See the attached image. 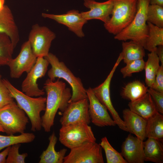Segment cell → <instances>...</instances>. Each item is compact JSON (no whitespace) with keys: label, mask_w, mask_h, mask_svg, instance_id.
I'll use <instances>...</instances> for the list:
<instances>
[{"label":"cell","mask_w":163,"mask_h":163,"mask_svg":"<svg viewBox=\"0 0 163 163\" xmlns=\"http://www.w3.org/2000/svg\"><path fill=\"white\" fill-rule=\"evenodd\" d=\"M43 88L47 94L46 109L42 117V126L44 131L49 132L54 125L58 110L63 112L69 104L71 96V89L59 78L53 81L49 78L46 81Z\"/></svg>","instance_id":"1"},{"label":"cell","mask_w":163,"mask_h":163,"mask_svg":"<svg viewBox=\"0 0 163 163\" xmlns=\"http://www.w3.org/2000/svg\"><path fill=\"white\" fill-rule=\"evenodd\" d=\"M2 80L18 106L27 115L31 123V131H40L42 128L40 114L45 110L46 98L41 96L37 98L28 96L17 89L7 79H3Z\"/></svg>","instance_id":"2"},{"label":"cell","mask_w":163,"mask_h":163,"mask_svg":"<svg viewBox=\"0 0 163 163\" xmlns=\"http://www.w3.org/2000/svg\"><path fill=\"white\" fill-rule=\"evenodd\" d=\"M44 57L51 66L47 72L49 78L54 81L56 78H62L71 87L72 93L69 103L88 98L86 89L84 87L81 79L75 76L63 62L60 61L56 55L51 53H49Z\"/></svg>","instance_id":"3"},{"label":"cell","mask_w":163,"mask_h":163,"mask_svg":"<svg viewBox=\"0 0 163 163\" xmlns=\"http://www.w3.org/2000/svg\"><path fill=\"white\" fill-rule=\"evenodd\" d=\"M149 4V0H138L137 11L133 21L128 26L115 35L114 39L123 41L134 40L141 43L144 48L148 35L147 13Z\"/></svg>","instance_id":"4"},{"label":"cell","mask_w":163,"mask_h":163,"mask_svg":"<svg viewBox=\"0 0 163 163\" xmlns=\"http://www.w3.org/2000/svg\"><path fill=\"white\" fill-rule=\"evenodd\" d=\"M138 0H112L113 7L109 21L104 24L108 32L116 35L128 26L137 11Z\"/></svg>","instance_id":"5"},{"label":"cell","mask_w":163,"mask_h":163,"mask_svg":"<svg viewBox=\"0 0 163 163\" xmlns=\"http://www.w3.org/2000/svg\"><path fill=\"white\" fill-rule=\"evenodd\" d=\"M59 139L62 144L70 149L86 142H95L96 140L91 127L84 122L62 126Z\"/></svg>","instance_id":"6"},{"label":"cell","mask_w":163,"mask_h":163,"mask_svg":"<svg viewBox=\"0 0 163 163\" xmlns=\"http://www.w3.org/2000/svg\"><path fill=\"white\" fill-rule=\"evenodd\" d=\"M28 123V117L14 101L0 109V123L8 135L24 133Z\"/></svg>","instance_id":"7"},{"label":"cell","mask_w":163,"mask_h":163,"mask_svg":"<svg viewBox=\"0 0 163 163\" xmlns=\"http://www.w3.org/2000/svg\"><path fill=\"white\" fill-rule=\"evenodd\" d=\"M63 163H104L102 148L96 142H88L71 149Z\"/></svg>","instance_id":"8"},{"label":"cell","mask_w":163,"mask_h":163,"mask_svg":"<svg viewBox=\"0 0 163 163\" xmlns=\"http://www.w3.org/2000/svg\"><path fill=\"white\" fill-rule=\"evenodd\" d=\"M122 60L120 53L112 69L104 82L92 89L96 97L110 112L116 125L121 129L127 132L124 121L120 117L112 104L110 97L111 81L116 68Z\"/></svg>","instance_id":"9"},{"label":"cell","mask_w":163,"mask_h":163,"mask_svg":"<svg viewBox=\"0 0 163 163\" xmlns=\"http://www.w3.org/2000/svg\"><path fill=\"white\" fill-rule=\"evenodd\" d=\"M55 37V34L49 28L36 24L32 26L28 40L36 56L44 57L49 53L51 43Z\"/></svg>","instance_id":"10"},{"label":"cell","mask_w":163,"mask_h":163,"mask_svg":"<svg viewBox=\"0 0 163 163\" xmlns=\"http://www.w3.org/2000/svg\"><path fill=\"white\" fill-rule=\"evenodd\" d=\"M49 64L48 61L44 57H37L35 63L27 73L22 83L21 89L23 93L31 97H39L44 94V90L39 88L37 82L38 79L45 75Z\"/></svg>","instance_id":"11"},{"label":"cell","mask_w":163,"mask_h":163,"mask_svg":"<svg viewBox=\"0 0 163 163\" xmlns=\"http://www.w3.org/2000/svg\"><path fill=\"white\" fill-rule=\"evenodd\" d=\"M37 58L29 41L25 42L22 45L18 56L11 59L7 65L10 68L11 77L17 78L24 72L28 73L35 63Z\"/></svg>","instance_id":"12"},{"label":"cell","mask_w":163,"mask_h":163,"mask_svg":"<svg viewBox=\"0 0 163 163\" xmlns=\"http://www.w3.org/2000/svg\"><path fill=\"white\" fill-rule=\"evenodd\" d=\"M88 98L69 102L62 112L59 122L62 126L84 122L89 124L91 120Z\"/></svg>","instance_id":"13"},{"label":"cell","mask_w":163,"mask_h":163,"mask_svg":"<svg viewBox=\"0 0 163 163\" xmlns=\"http://www.w3.org/2000/svg\"><path fill=\"white\" fill-rule=\"evenodd\" d=\"M86 92L91 122L100 127L115 126L116 122L110 117L106 107L95 96L92 88L89 87L87 89Z\"/></svg>","instance_id":"14"},{"label":"cell","mask_w":163,"mask_h":163,"mask_svg":"<svg viewBox=\"0 0 163 163\" xmlns=\"http://www.w3.org/2000/svg\"><path fill=\"white\" fill-rule=\"evenodd\" d=\"M42 16L44 18L53 20L59 23L64 25L69 30L74 32L79 37H82L84 36L82 27L87 23V21L78 10H71L66 14H62L42 13Z\"/></svg>","instance_id":"15"},{"label":"cell","mask_w":163,"mask_h":163,"mask_svg":"<svg viewBox=\"0 0 163 163\" xmlns=\"http://www.w3.org/2000/svg\"><path fill=\"white\" fill-rule=\"evenodd\" d=\"M121 154L127 163H143V142L129 134L123 142Z\"/></svg>","instance_id":"16"},{"label":"cell","mask_w":163,"mask_h":163,"mask_svg":"<svg viewBox=\"0 0 163 163\" xmlns=\"http://www.w3.org/2000/svg\"><path fill=\"white\" fill-rule=\"evenodd\" d=\"M84 4L90 9L88 11L81 12L83 17L87 21L97 19L105 24L109 20L113 7L112 0L101 2H97L94 0H84Z\"/></svg>","instance_id":"17"},{"label":"cell","mask_w":163,"mask_h":163,"mask_svg":"<svg viewBox=\"0 0 163 163\" xmlns=\"http://www.w3.org/2000/svg\"><path fill=\"white\" fill-rule=\"evenodd\" d=\"M0 33L8 35L16 47L19 40V30L12 11L6 5L0 11Z\"/></svg>","instance_id":"18"},{"label":"cell","mask_w":163,"mask_h":163,"mask_svg":"<svg viewBox=\"0 0 163 163\" xmlns=\"http://www.w3.org/2000/svg\"><path fill=\"white\" fill-rule=\"evenodd\" d=\"M123 117L127 132L143 141L146 138L147 120L127 108L123 110Z\"/></svg>","instance_id":"19"},{"label":"cell","mask_w":163,"mask_h":163,"mask_svg":"<svg viewBox=\"0 0 163 163\" xmlns=\"http://www.w3.org/2000/svg\"><path fill=\"white\" fill-rule=\"evenodd\" d=\"M128 105L131 110L146 120L158 112L152 97L148 92L141 98L129 102Z\"/></svg>","instance_id":"20"},{"label":"cell","mask_w":163,"mask_h":163,"mask_svg":"<svg viewBox=\"0 0 163 163\" xmlns=\"http://www.w3.org/2000/svg\"><path fill=\"white\" fill-rule=\"evenodd\" d=\"M48 147L40 156L39 163H63L67 150L62 149L57 152L55 149L57 141L55 133L53 132L49 138Z\"/></svg>","instance_id":"21"},{"label":"cell","mask_w":163,"mask_h":163,"mask_svg":"<svg viewBox=\"0 0 163 163\" xmlns=\"http://www.w3.org/2000/svg\"><path fill=\"white\" fill-rule=\"evenodd\" d=\"M163 141L148 138L143 142L144 160L156 163L163 162Z\"/></svg>","instance_id":"22"},{"label":"cell","mask_w":163,"mask_h":163,"mask_svg":"<svg viewBox=\"0 0 163 163\" xmlns=\"http://www.w3.org/2000/svg\"><path fill=\"white\" fill-rule=\"evenodd\" d=\"M121 53L124 62L126 64L137 59H143L145 55V48L140 43L133 40L123 41Z\"/></svg>","instance_id":"23"},{"label":"cell","mask_w":163,"mask_h":163,"mask_svg":"<svg viewBox=\"0 0 163 163\" xmlns=\"http://www.w3.org/2000/svg\"><path fill=\"white\" fill-rule=\"evenodd\" d=\"M148 87L136 80L127 84L122 89L120 95L122 98L133 101L143 97L147 92Z\"/></svg>","instance_id":"24"},{"label":"cell","mask_w":163,"mask_h":163,"mask_svg":"<svg viewBox=\"0 0 163 163\" xmlns=\"http://www.w3.org/2000/svg\"><path fill=\"white\" fill-rule=\"evenodd\" d=\"M146 138L163 140V116L158 112L147 120Z\"/></svg>","instance_id":"25"},{"label":"cell","mask_w":163,"mask_h":163,"mask_svg":"<svg viewBox=\"0 0 163 163\" xmlns=\"http://www.w3.org/2000/svg\"><path fill=\"white\" fill-rule=\"evenodd\" d=\"M148 27V36L144 48L150 52L155 51L157 47L163 45V28L158 27L147 22Z\"/></svg>","instance_id":"26"},{"label":"cell","mask_w":163,"mask_h":163,"mask_svg":"<svg viewBox=\"0 0 163 163\" xmlns=\"http://www.w3.org/2000/svg\"><path fill=\"white\" fill-rule=\"evenodd\" d=\"M150 52L148 54V59L145 62L144 69L145 71V83L149 88L152 86L160 66V61L155 51Z\"/></svg>","instance_id":"27"},{"label":"cell","mask_w":163,"mask_h":163,"mask_svg":"<svg viewBox=\"0 0 163 163\" xmlns=\"http://www.w3.org/2000/svg\"><path fill=\"white\" fill-rule=\"evenodd\" d=\"M35 138V135L30 133L24 132L18 136L0 135V151L14 144L31 142Z\"/></svg>","instance_id":"28"},{"label":"cell","mask_w":163,"mask_h":163,"mask_svg":"<svg viewBox=\"0 0 163 163\" xmlns=\"http://www.w3.org/2000/svg\"><path fill=\"white\" fill-rule=\"evenodd\" d=\"M14 48L9 37L5 34L0 33V67L7 65L12 59Z\"/></svg>","instance_id":"29"},{"label":"cell","mask_w":163,"mask_h":163,"mask_svg":"<svg viewBox=\"0 0 163 163\" xmlns=\"http://www.w3.org/2000/svg\"><path fill=\"white\" fill-rule=\"evenodd\" d=\"M99 144L104 151L107 163H127L121 153L111 146L106 137L101 139Z\"/></svg>","instance_id":"30"},{"label":"cell","mask_w":163,"mask_h":163,"mask_svg":"<svg viewBox=\"0 0 163 163\" xmlns=\"http://www.w3.org/2000/svg\"><path fill=\"white\" fill-rule=\"evenodd\" d=\"M147 21L160 28H163V6L157 5H149Z\"/></svg>","instance_id":"31"},{"label":"cell","mask_w":163,"mask_h":163,"mask_svg":"<svg viewBox=\"0 0 163 163\" xmlns=\"http://www.w3.org/2000/svg\"><path fill=\"white\" fill-rule=\"evenodd\" d=\"M145 62L143 59L134 60L126 64V65L120 69L123 77L132 75L133 73L141 72L144 69Z\"/></svg>","instance_id":"32"},{"label":"cell","mask_w":163,"mask_h":163,"mask_svg":"<svg viewBox=\"0 0 163 163\" xmlns=\"http://www.w3.org/2000/svg\"><path fill=\"white\" fill-rule=\"evenodd\" d=\"M21 144H17L10 146L6 159V163H24L28 154L19 153Z\"/></svg>","instance_id":"33"},{"label":"cell","mask_w":163,"mask_h":163,"mask_svg":"<svg viewBox=\"0 0 163 163\" xmlns=\"http://www.w3.org/2000/svg\"><path fill=\"white\" fill-rule=\"evenodd\" d=\"M14 99L0 74V109L14 101Z\"/></svg>","instance_id":"34"},{"label":"cell","mask_w":163,"mask_h":163,"mask_svg":"<svg viewBox=\"0 0 163 163\" xmlns=\"http://www.w3.org/2000/svg\"><path fill=\"white\" fill-rule=\"evenodd\" d=\"M147 92L151 95L155 105L158 111L163 113V93L160 92L149 88Z\"/></svg>","instance_id":"35"},{"label":"cell","mask_w":163,"mask_h":163,"mask_svg":"<svg viewBox=\"0 0 163 163\" xmlns=\"http://www.w3.org/2000/svg\"><path fill=\"white\" fill-rule=\"evenodd\" d=\"M157 91L163 93V65L160 66L156 74L154 82L151 88Z\"/></svg>","instance_id":"36"},{"label":"cell","mask_w":163,"mask_h":163,"mask_svg":"<svg viewBox=\"0 0 163 163\" xmlns=\"http://www.w3.org/2000/svg\"><path fill=\"white\" fill-rule=\"evenodd\" d=\"M156 54L158 56L161 65H163V45L158 46L155 50Z\"/></svg>","instance_id":"37"},{"label":"cell","mask_w":163,"mask_h":163,"mask_svg":"<svg viewBox=\"0 0 163 163\" xmlns=\"http://www.w3.org/2000/svg\"><path fill=\"white\" fill-rule=\"evenodd\" d=\"M10 146L5 148V149L0 152V163H5Z\"/></svg>","instance_id":"38"},{"label":"cell","mask_w":163,"mask_h":163,"mask_svg":"<svg viewBox=\"0 0 163 163\" xmlns=\"http://www.w3.org/2000/svg\"><path fill=\"white\" fill-rule=\"evenodd\" d=\"M150 4L157 5L163 6V0H149Z\"/></svg>","instance_id":"39"},{"label":"cell","mask_w":163,"mask_h":163,"mask_svg":"<svg viewBox=\"0 0 163 163\" xmlns=\"http://www.w3.org/2000/svg\"><path fill=\"white\" fill-rule=\"evenodd\" d=\"M5 0H0V11L2 10L4 8Z\"/></svg>","instance_id":"40"},{"label":"cell","mask_w":163,"mask_h":163,"mask_svg":"<svg viewBox=\"0 0 163 163\" xmlns=\"http://www.w3.org/2000/svg\"><path fill=\"white\" fill-rule=\"evenodd\" d=\"M0 132H4V129H3L0 123Z\"/></svg>","instance_id":"41"}]
</instances>
